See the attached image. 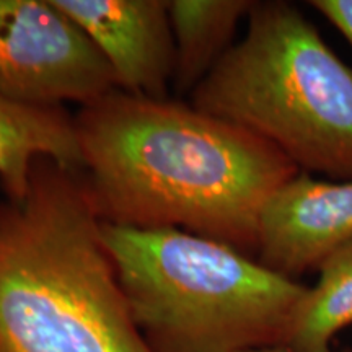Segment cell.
Masks as SVG:
<instances>
[{
    "mask_svg": "<svg viewBox=\"0 0 352 352\" xmlns=\"http://www.w3.org/2000/svg\"><path fill=\"white\" fill-rule=\"evenodd\" d=\"M80 171L34 165L0 208V352H153L132 320Z\"/></svg>",
    "mask_w": 352,
    "mask_h": 352,
    "instance_id": "2",
    "label": "cell"
},
{
    "mask_svg": "<svg viewBox=\"0 0 352 352\" xmlns=\"http://www.w3.org/2000/svg\"><path fill=\"white\" fill-rule=\"evenodd\" d=\"M318 272L287 344L296 352H331L334 334L352 324V243L329 256Z\"/></svg>",
    "mask_w": 352,
    "mask_h": 352,
    "instance_id": "10",
    "label": "cell"
},
{
    "mask_svg": "<svg viewBox=\"0 0 352 352\" xmlns=\"http://www.w3.org/2000/svg\"><path fill=\"white\" fill-rule=\"evenodd\" d=\"M254 0H171L175 43L171 85L179 96H191L197 85L233 46L236 26L248 16Z\"/></svg>",
    "mask_w": 352,
    "mask_h": 352,
    "instance_id": "9",
    "label": "cell"
},
{
    "mask_svg": "<svg viewBox=\"0 0 352 352\" xmlns=\"http://www.w3.org/2000/svg\"><path fill=\"white\" fill-rule=\"evenodd\" d=\"M41 158L82 171L74 116L64 108L28 107L0 96V182L10 202L25 201Z\"/></svg>",
    "mask_w": 352,
    "mask_h": 352,
    "instance_id": "8",
    "label": "cell"
},
{
    "mask_svg": "<svg viewBox=\"0 0 352 352\" xmlns=\"http://www.w3.org/2000/svg\"><path fill=\"white\" fill-rule=\"evenodd\" d=\"M132 320L153 352H245L287 346L307 285L233 246L179 228L101 222Z\"/></svg>",
    "mask_w": 352,
    "mask_h": 352,
    "instance_id": "3",
    "label": "cell"
},
{
    "mask_svg": "<svg viewBox=\"0 0 352 352\" xmlns=\"http://www.w3.org/2000/svg\"><path fill=\"white\" fill-rule=\"evenodd\" d=\"M344 352H352V351H344Z\"/></svg>",
    "mask_w": 352,
    "mask_h": 352,
    "instance_id": "13",
    "label": "cell"
},
{
    "mask_svg": "<svg viewBox=\"0 0 352 352\" xmlns=\"http://www.w3.org/2000/svg\"><path fill=\"white\" fill-rule=\"evenodd\" d=\"M246 19L191 104L256 134L300 171L352 182V69L290 2H254Z\"/></svg>",
    "mask_w": 352,
    "mask_h": 352,
    "instance_id": "4",
    "label": "cell"
},
{
    "mask_svg": "<svg viewBox=\"0 0 352 352\" xmlns=\"http://www.w3.org/2000/svg\"><path fill=\"white\" fill-rule=\"evenodd\" d=\"M101 52L120 90L166 98L175 67L168 0H52Z\"/></svg>",
    "mask_w": 352,
    "mask_h": 352,
    "instance_id": "7",
    "label": "cell"
},
{
    "mask_svg": "<svg viewBox=\"0 0 352 352\" xmlns=\"http://www.w3.org/2000/svg\"><path fill=\"white\" fill-rule=\"evenodd\" d=\"M120 90L101 52L52 0H0V96L80 107Z\"/></svg>",
    "mask_w": 352,
    "mask_h": 352,
    "instance_id": "5",
    "label": "cell"
},
{
    "mask_svg": "<svg viewBox=\"0 0 352 352\" xmlns=\"http://www.w3.org/2000/svg\"><path fill=\"white\" fill-rule=\"evenodd\" d=\"M352 243V182L300 173L272 192L259 215L256 261L294 279L320 271Z\"/></svg>",
    "mask_w": 352,
    "mask_h": 352,
    "instance_id": "6",
    "label": "cell"
},
{
    "mask_svg": "<svg viewBox=\"0 0 352 352\" xmlns=\"http://www.w3.org/2000/svg\"><path fill=\"white\" fill-rule=\"evenodd\" d=\"M76 120L101 222L179 228L256 258L259 215L300 173L274 145L192 104L114 90Z\"/></svg>",
    "mask_w": 352,
    "mask_h": 352,
    "instance_id": "1",
    "label": "cell"
},
{
    "mask_svg": "<svg viewBox=\"0 0 352 352\" xmlns=\"http://www.w3.org/2000/svg\"><path fill=\"white\" fill-rule=\"evenodd\" d=\"M308 3L323 15L352 47V0H311Z\"/></svg>",
    "mask_w": 352,
    "mask_h": 352,
    "instance_id": "11",
    "label": "cell"
},
{
    "mask_svg": "<svg viewBox=\"0 0 352 352\" xmlns=\"http://www.w3.org/2000/svg\"><path fill=\"white\" fill-rule=\"evenodd\" d=\"M245 352H296L289 346H270V347H259V349H252Z\"/></svg>",
    "mask_w": 352,
    "mask_h": 352,
    "instance_id": "12",
    "label": "cell"
}]
</instances>
